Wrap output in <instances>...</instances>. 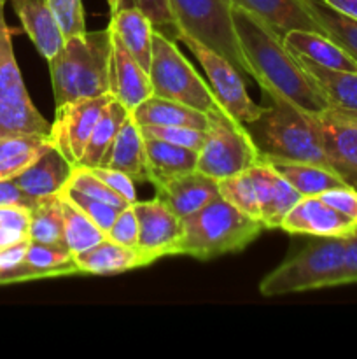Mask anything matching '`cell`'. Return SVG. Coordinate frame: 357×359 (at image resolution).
Returning <instances> with one entry per match:
<instances>
[{
	"label": "cell",
	"mask_w": 357,
	"mask_h": 359,
	"mask_svg": "<svg viewBox=\"0 0 357 359\" xmlns=\"http://www.w3.org/2000/svg\"><path fill=\"white\" fill-rule=\"evenodd\" d=\"M233 21L251 77L258 81L270 98H284L308 114L329 109L314 81L304 72L296 55L286 48L279 34L252 13L237 6Z\"/></svg>",
	"instance_id": "obj_1"
},
{
	"label": "cell",
	"mask_w": 357,
	"mask_h": 359,
	"mask_svg": "<svg viewBox=\"0 0 357 359\" xmlns=\"http://www.w3.org/2000/svg\"><path fill=\"white\" fill-rule=\"evenodd\" d=\"M48 63L56 107L80 98L112 93L111 28L65 39L62 51Z\"/></svg>",
	"instance_id": "obj_2"
},
{
	"label": "cell",
	"mask_w": 357,
	"mask_h": 359,
	"mask_svg": "<svg viewBox=\"0 0 357 359\" xmlns=\"http://www.w3.org/2000/svg\"><path fill=\"white\" fill-rule=\"evenodd\" d=\"M272 100V107H265L254 121L245 125L261 160L301 161L329 168L314 116L284 98Z\"/></svg>",
	"instance_id": "obj_3"
},
{
	"label": "cell",
	"mask_w": 357,
	"mask_h": 359,
	"mask_svg": "<svg viewBox=\"0 0 357 359\" xmlns=\"http://www.w3.org/2000/svg\"><path fill=\"white\" fill-rule=\"evenodd\" d=\"M262 230L265 224L261 221L240 212L223 196H217L182 219V237L178 241L177 255L206 262L241 251L255 241Z\"/></svg>",
	"instance_id": "obj_4"
},
{
	"label": "cell",
	"mask_w": 357,
	"mask_h": 359,
	"mask_svg": "<svg viewBox=\"0 0 357 359\" xmlns=\"http://www.w3.org/2000/svg\"><path fill=\"white\" fill-rule=\"evenodd\" d=\"M346 238H318L259 283L266 298L343 286Z\"/></svg>",
	"instance_id": "obj_5"
},
{
	"label": "cell",
	"mask_w": 357,
	"mask_h": 359,
	"mask_svg": "<svg viewBox=\"0 0 357 359\" xmlns=\"http://www.w3.org/2000/svg\"><path fill=\"white\" fill-rule=\"evenodd\" d=\"M153 95L181 102L202 112L219 109L210 84L200 76L175 42L161 30H154L149 69Z\"/></svg>",
	"instance_id": "obj_6"
},
{
	"label": "cell",
	"mask_w": 357,
	"mask_h": 359,
	"mask_svg": "<svg viewBox=\"0 0 357 359\" xmlns=\"http://www.w3.org/2000/svg\"><path fill=\"white\" fill-rule=\"evenodd\" d=\"M177 32L191 35L233 63L241 76H251L233 21V0H170Z\"/></svg>",
	"instance_id": "obj_7"
},
{
	"label": "cell",
	"mask_w": 357,
	"mask_h": 359,
	"mask_svg": "<svg viewBox=\"0 0 357 359\" xmlns=\"http://www.w3.org/2000/svg\"><path fill=\"white\" fill-rule=\"evenodd\" d=\"M209 128L198 151L196 170L220 181L241 174L261 163V154L252 142L245 125L231 118L223 107L206 112Z\"/></svg>",
	"instance_id": "obj_8"
},
{
	"label": "cell",
	"mask_w": 357,
	"mask_h": 359,
	"mask_svg": "<svg viewBox=\"0 0 357 359\" xmlns=\"http://www.w3.org/2000/svg\"><path fill=\"white\" fill-rule=\"evenodd\" d=\"M51 123L35 109L13 49L10 30L0 4V139L13 135H49Z\"/></svg>",
	"instance_id": "obj_9"
},
{
	"label": "cell",
	"mask_w": 357,
	"mask_h": 359,
	"mask_svg": "<svg viewBox=\"0 0 357 359\" xmlns=\"http://www.w3.org/2000/svg\"><path fill=\"white\" fill-rule=\"evenodd\" d=\"M175 37L196 56L200 65L206 72L210 88L220 107L241 125L254 121L265 107L255 104L247 93L244 76L233 67V63L203 42L196 41L184 32H175Z\"/></svg>",
	"instance_id": "obj_10"
},
{
	"label": "cell",
	"mask_w": 357,
	"mask_h": 359,
	"mask_svg": "<svg viewBox=\"0 0 357 359\" xmlns=\"http://www.w3.org/2000/svg\"><path fill=\"white\" fill-rule=\"evenodd\" d=\"M114 95L107 93L94 98H80L56 107V118L51 123V142L69 163L77 167L90 140L94 125Z\"/></svg>",
	"instance_id": "obj_11"
},
{
	"label": "cell",
	"mask_w": 357,
	"mask_h": 359,
	"mask_svg": "<svg viewBox=\"0 0 357 359\" xmlns=\"http://www.w3.org/2000/svg\"><path fill=\"white\" fill-rule=\"evenodd\" d=\"M139 221V249L153 265L164 256L177 255L182 219L161 198L133 203Z\"/></svg>",
	"instance_id": "obj_12"
},
{
	"label": "cell",
	"mask_w": 357,
	"mask_h": 359,
	"mask_svg": "<svg viewBox=\"0 0 357 359\" xmlns=\"http://www.w3.org/2000/svg\"><path fill=\"white\" fill-rule=\"evenodd\" d=\"M314 116L329 168L350 188L357 189V121L326 109Z\"/></svg>",
	"instance_id": "obj_13"
},
{
	"label": "cell",
	"mask_w": 357,
	"mask_h": 359,
	"mask_svg": "<svg viewBox=\"0 0 357 359\" xmlns=\"http://www.w3.org/2000/svg\"><path fill=\"white\" fill-rule=\"evenodd\" d=\"M280 230L317 238H349L356 233L357 224L332 209L321 196H303L284 217Z\"/></svg>",
	"instance_id": "obj_14"
},
{
	"label": "cell",
	"mask_w": 357,
	"mask_h": 359,
	"mask_svg": "<svg viewBox=\"0 0 357 359\" xmlns=\"http://www.w3.org/2000/svg\"><path fill=\"white\" fill-rule=\"evenodd\" d=\"M248 174H251L255 195H258L261 223L268 230L280 228L284 217L303 196L268 161H261V163L248 168Z\"/></svg>",
	"instance_id": "obj_15"
},
{
	"label": "cell",
	"mask_w": 357,
	"mask_h": 359,
	"mask_svg": "<svg viewBox=\"0 0 357 359\" xmlns=\"http://www.w3.org/2000/svg\"><path fill=\"white\" fill-rule=\"evenodd\" d=\"M111 91L130 112L153 95L147 70H144L142 65L130 55L121 39L114 32H112Z\"/></svg>",
	"instance_id": "obj_16"
},
{
	"label": "cell",
	"mask_w": 357,
	"mask_h": 359,
	"mask_svg": "<svg viewBox=\"0 0 357 359\" xmlns=\"http://www.w3.org/2000/svg\"><path fill=\"white\" fill-rule=\"evenodd\" d=\"M233 4L254 14L282 39L293 30L324 34L307 0H233Z\"/></svg>",
	"instance_id": "obj_17"
},
{
	"label": "cell",
	"mask_w": 357,
	"mask_h": 359,
	"mask_svg": "<svg viewBox=\"0 0 357 359\" xmlns=\"http://www.w3.org/2000/svg\"><path fill=\"white\" fill-rule=\"evenodd\" d=\"M296 58L314 81L328 107L357 121V72L328 69L301 55H296Z\"/></svg>",
	"instance_id": "obj_18"
},
{
	"label": "cell",
	"mask_w": 357,
	"mask_h": 359,
	"mask_svg": "<svg viewBox=\"0 0 357 359\" xmlns=\"http://www.w3.org/2000/svg\"><path fill=\"white\" fill-rule=\"evenodd\" d=\"M156 191L158 198L163 200L181 219L191 216L192 212L220 196L219 181L198 170L170 179L164 184L158 186Z\"/></svg>",
	"instance_id": "obj_19"
},
{
	"label": "cell",
	"mask_w": 357,
	"mask_h": 359,
	"mask_svg": "<svg viewBox=\"0 0 357 359\" xmlns=\"http://www.w3.org/2000/svg\"><path fill=\"white\" fill-rule=\"evenodd\" d=\"M10 4L38 55L48 62L55 58L62 51L65 37L48 0H10Z\"/></svg>",
	"instance_id": "obj_20"
},
{
	"label": "cell",
	"mask_w": 357,
	"mask_h": 359,
	"mask_svg": "<svg viewBox=\"0 0 357 359\" xmlns=\"http://www.w3.org/2000/svg\"><path fill=\"white\" fill-rule=\"evenodd\" d=\"M72 170L74 165L69 163L55 146H51L13 181L24 195L38 200L59 195L69 182Z\"/></svg>",
	"instance_id": "obj_21"
},
{
	"label": "cell",
	"mask_w": 357,
	"mask_h": 359,
	"mask_svg": "<svg viewBox=\"0 0 357 359\" xmlns=\"http://www.w3.org/2000/svg\"><path fill=\"white\" fill-rule=\"evenodd\" d=\"M74 263L84 276H114L150 265L136 248H126L107 237L88 251L74 256Z\"/></svg>",
	"instance_id": "obj_22"
},
{
	"label": "cell",
	"mask_w": 357,
	"mask_h": 359,
	"mask_svg": "<svg viewBox=\"0 0 357 359\" xmlns=\"http://www.w3.org/2000/svg\"><path fill=\"white\" fill-rule=\"evenodd\" d=\"M100 167L114 168L128 174L133 181H149L144 135L133 119L132 112L126 116Z\"/></svg>",
	"instance_id": "obj_23"
},
{
	"label": "cell",
	"mask_w": 357,
	"mask_h": 359,
	"mask_svg": "<svg viewBox=\"0 0 357 359\" xmlns=\"http://www.w3.org/2000/svg\"><path fill=\"white\" fill-rule=\"evenodd\" d=\"M144 146H146L149 182H153L156 188L170 179L196 170L198 151L175 146L153 137H144Z\"/></svg>",
	"instance_id": "obj_24"
},
{
	"label": "cell",
	"mask_w": 357,
	"mask_h": 359,
	"mask_svg": "<svg viewBox=\"0 0 357 359\" xmlns=\"http://www.w3.org/2000/svg\"><path fill=\"white\" fill-rule=\"evenodd\" d=\"M284 44L294 55L307 56L312 62L335 70L357 72V62L332 39L321 32L293 30L284 37Z\"/></svg>",
	"instance_id": "obj_25"
},
{
	"label": "cell",
	"mask_w": 357,
	"mask_h": 359,
	"mask_svg": "<svg viewBox=\"0 0 357 359\" xmlns=\"http://www.w3.org/2000/svg\"><path fill=\"white\" fill-rule=\"evenodd\" d=\"M139 126H188V128H209V114L192 109L181 102L150 95L139 107L132 111Z\"/></svg>",
	"instance_id": "obj_26"
},
{
	"label": "cell",
	"mask_w": 357,
	"mask_h": 359,
	"mask_svg": "<svg viewBox=\"0 0 357 359\" xmlns=\"http://www.w3.org/2000/svg\"><path fill=\"white\" fill-rule=\"evenodd\" d=\"M108 27L121 39L130 55L149 74L150 55H153V35L156 30L149 18L136 7H128V9H119L118 13L111 14Z\"/></svg>",
	"instance_id": "obj_27"
},
{
	"label": "cell",
	"mask_w": 357,
	"mask_h": 359,
	"mask_svg": "<svg viewBox=\"0 0 357 359\" xmlns=\"http://www.w3.org/2000/svg\"><path fill=\"white\" fill-rule=\"evenodd\" d=\"M268 161L301 196H321L328 189L346 186L338 175L329 168L314 163H301L289 160H262Z\"/></svg>",
	"instance_id": "obj_28"
},
{
	"label": "cell",
	"mask_w": 357,
	"mask_h": 359,
	"mask_svg": "<svg viewBox=\"0 0 357 359\" xmlns=\"http://www.w3.org/2000/svg\"><path fill=\"white\" fill-rule=\"evenodd\" d=\"M128 114V109H126L115 97L108 102L107 107L102 112L100 119H98L97 125H94L93 132H91L90 140H88L86 144V149H84L77 167H100L104 158L107 156L108 149H111L112 142H114L115 135H118L119 128H121L122 121H125Z\"/></svg>",
	"instance_id": "obj_29"
},
{
	"label": "cell",
	"mask_w": 357,
	"mask_h": 359,
	"mask_svg": "<svg viewBox=\"0 0 357 359\" xmlns=\"http://www.w3.org/2000/svg\"><path fill=\"white\" fill-rule=\"evenodd\" d=\"M28 238L31 242L49 245H65V235H63V209L59 195L38 198L35 205L30 209V228H28Z\"/></svg>",
	"instance_id": "obj_30"
},
{
	"label": "cell",
	"mask_w": 357,
	"mask_h": 359,
	"mask_svg": "<svg viewBox=\"0 0 357 359\" xmlns=\"http://www.w3.org/2000/svg\"><path fill=\"white\" fill-rule=\"evenodd\" d=\"M63 209V235L65 245L74 256L88 251L107 237L100 226L93 223L80 209H77L63 193H59Z\"/></svg>",
	"instance_id": "obj_31"
},
{
	"label": "cell",
	"mask_w": 357,
	"mask_h": 359,
	"mask_svg": "<svg viewBox=\"0 0 357 359\" xmlns=\"http://www.w3.org/2000/svg\"><path fill=\"white\" fill-rule=\"evenodd\" d=\"M307 2L324 34L342 46L357 62V20L338 13L322 0H307Z\"/></svg>",
	"instance_id": "obj_32"
},
{
	"label": "cell",
	"mask_w": 357,
	"mask_h": 359,
	"mask_svg": "<svg viewBox=\"0 0 357 359\" xmlns=\"http://www.w3.org/2000/svg\"><path fill=\"white\" fill-rule=\"evenodd\" d=\"M24 263L30 265L31 269L46 272L49 279H52V277L77 276L79 273L76 263H74L72 252L66 248H59V245L38 244V242L30 241Z\"/></svg>",
	"instance_id": "obj_33"
},
{
	"label": "cell",
	"mask_w": 357,
	"mask_h": 359,
	"mask_svg": "<svg viewBox=\"0 0 357 359\" xmlns=\"http://www.w3.org/2000/svg\"><path fill=\"white\" fill-rule=\"evenodd\" d=\"M219 193L226 202L237 207L240 212L261 221V210H259L258 195H255L254 182H252L251 174L241 172V174L231 175V177L220 179Z\"/></svg>",
	"instance_id": "obj_34"
},
{
	"label": "cell",
	"mask_w": 357,
	"mask_h": 359,
	"mask_svg": "<svg viewBox=\"0 0 357 359\" xmlns=\"http://www.w3.org/2000/svg\"><path fill=\"white\" fill-rule=\"evenodd\" d=\"M66 186H70V188L84 193V195L93 196V198H97V200H102V202L108 203V205L115 207V209H119V210H122L125 207L132 205V203L126 202L122 196H119L118 193L112 191V189L108 188V186L105 184L100 177H97L91 168L74 167Z\"/></svg>",
	"instance_id": "obj_35"
},
{
	"label": "cell",
	"mask_w": 357,
	"mask_h": 359,
	"mask_svg": "<svg viewBox=\"0 0 357 359\" xmlns=\"http://www.w3.org/2000/svg\"><path fill=\"white\" fill-rule=\"evenodd\" d=\"M62 193L70 200V202L74 203V205L77 207V209L83 210V212L86 214V216L90 217V219L93 221L97 226H100L105 233L111 230V226H112V223H114L115 216H118L119 209H115V207L102 202V200L93 198V196L84 195V193L77 191V189L70 188V186H65Z\"/></svg>",
	"instance_id": "obj_36"
},
{
	"label": "cell",
	"mask_w": 357,
	"mask_h": 359,
	"mask_svg": "<svg viewBox=\"0 0 357 359\" xmlns=\"http://www.w3.org/2000/svg\"><path fill=\"white\" fill-rule=\"evenodd\" d=\"M63 37L69 39L86 32V18H84L83 0H48Z\"/></svg>",
	"instance_id": "obj_37"
},
{
	"label": "cell",
	"mask_w": 357,
	"mask_h": 359,
	"mask_svg": "<svg viewBox=\"0 0 357 359\" xmlns=\"http://www.w3.org/2000/svg\"><path fill=\"white\" fill-rule=\"evenodd\" d=\"M144 137L164 140L175 146L200 151L205 140V130L188 128V126H140Z\"/></svg>",
	"instance_id": "obj_38"
},
{
	"label": "cell",
	"mask_w": 357,
	"mask_h": 359,
	"mask_svg": "<svg viewBox=\"0 0 357 359\" xmlns=\"http://www.w3.org/2000/svg\"><path fill=\"white\" fill-rule=\"evenodd\" d=\"M128 7H136V9L142 11L158 30L174 28L177 32V28H175V18L170 7V0H118L115 13L119 9H128Z\"/></svg>",
	"instance_id": "obj_39"
},
{
	"label": "cell",
	"mask_w": 357,
	"mask_h": 359,
	"mask_svg": "<svg viewBox=\"0 0 357 359\" xmlns=\"http://www.w3.org/2000/svg\"><path fill=\"white\" fill-rule=\"evenodd\" d=\"M107 238L126 245V248H136L139 245V221H136L133 205L119 210L111 230L107 231Z\"/></svg>",
	"instance_id": "obj_40"
},
{
	"label": "cell",
	"mask_w": 357,
	"mask_h": 359,
	"mask_svg": "<svg viewBox=\"0 0 357 359\" xmlns=\"http://www.w3.org/2000/svg\"><path fill=\"white\" fill-rule=\"evenodd\" d=\"M48 142H51V137L38 135V133H34V135L4 137V139H0V165L20 156V154L27 153V151L44 146Z\"/></svg>",
	"instance_id": "obj_41"
},
{
	"label": "cell",
	"mask_w": 357,
	"mask_h": 359,
	"mask_svg": "<svg viewBox=\"0 0 357 359\" xmlns=\"http://www.w3.org/2000/svg\"><path fill=\"white\" fill-rule=\"evenodd\" d=\"M91 170H93V174L97 175V177H100L112 191H115L119 196H122L126 202L132 203V205L136 202L135 184H133V179L130 177L128 174L107 167H94L91 168Z\"/></svg>",
	"instance_id": "obj_42"
},
{
	"label": "cell",
	"mask_w": 357,
	"mask_h": 359,
	"mask_svg": "<svg viewBox=\"0 0 357 359\" xmlns=\"http://www.w3.org/2000/svg\"><path fill=\"white\" fill-rule=\"evenodd\" d=\"M321 198L357 224V189L350 186H340L324 191Z\"/></svg>",
	"instance_id": "obj_43"
},
{
	"label": "cell",
	"mask_w": 357,
	"mask_h": 359,
	"mask_svg": "<svg viewBox=\"0 0 357 359\" xmlns=\"http://www.w3.org/2000/svg\"><path fill=\"white\" fill-rule=\"evenodd\" d=\"M30 209L23 205H0V230L14 231L28 237Z\"/></svg>",
	"instance_id": "obj_44"
},
{
	"label": "cell",
	"mask_w": 357,
	"mask_h": 359,
	"mask_svg": "<svg viewBox=\"0 0 357 359\" xmlns=\"http://www.w3.org/2000/svg\"><path fill=\"white\" fill-rule=\"evenodd\" d=\"M28 245H30V238H24V241L7 245V248H0V270L7 272V270H14L23 265Z\"/></svg>",
	"instance_id": "obj_45"
},
{
	"label": "cell",
	"mask_w": 357,
	"mask_h": 359,
	"mask_svg": "<svg viewBox=\"0 0 357 359\" xmlns=\"http://www.w3.org/2000/svg\"><path fill=\"white\" fill-rule=\"evenodd\" d=\"M37 200L31 196L24 195L14 181H2L0 182V205H23L31 209Z\"/></svg>",
	"instance_id": "obj_46"
},
{
	"label": "cell",
	"mask_w": 357,
	"mask_h": 359,
	"mask_svg": "<svg viewBox=\"0 0 357 359\" xmlns=\"http://www.w3.org/2000/svg\"><path fill=\"white\" fill-rule=\"evenodd\" d=\"M357 283V230L352 237L346 238L345 273H343V286Z\"/></svg>",
	"instance_id": "obj_47"
},
{
	"label": "cell",
	"mask_w": 357,
	"mask_h": 359,
	"mask_svg": "<svg viewBox=\"0 0 357 359\" xmlns=\"http://www.w3.org/2000/svg\"><path fill=\"white\" fill-rule=\"evenodd\" d=\"M322 2H326L338 13L345 14L352 20H357V0H322Z\"/></svg>",
	"instance_id": "obj_48"
},
{
	"label": "cell",
	"mask_w": 357,
	"mask_h": 359,
	"mask_svg": "<svg viewBox=\"0 0 357 359\" xmlns=\"http://www.w3.org/2000/svg\"><path fill=\"white\" fill-rule=\"evenodd\" d=\"M6 284H13V283H10L9 276H7L4 270H0V286H6Z\"/></svg>",
	"instance_id": "obj_49"
},
{
	"label": "cell",
	"mask_w": 357,
	"mask_h": 359,
	"mask_svg": "<svg viewBox=\"0 0 357 359\" xmlns=\"http://www.w3.org/2000/svg\"><path fill=\"white\" fill-rule=\"evenodd\" d=\"M107 6L111 9V14L115 13V7H118V0H107Z\"/></svg>",
	"instance_id": "obj_50"
},
{
	"label": "cell",
	"mask_w": 357,
	"mask_h": 359,
	"mask_svg": "<svg viewBox=\"0 0 357 359\" xmlns=\"http://www.w3.org/2000/svg\"><path fill=\"white\" fill-rule=\"evenodd\" d=\"M0 4H6V0H0Z\"/></svg>",
	"instance_id": "obj_51"
}]
</instances>
